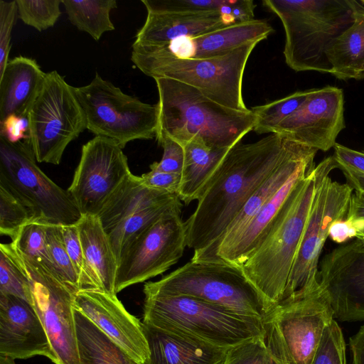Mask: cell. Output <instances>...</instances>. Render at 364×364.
Segmentation results:
<instances>
[{"label":"cell","instance_id":"cell-3","mask_svg":"<svg viewBox=\"0 0 364 364\" xmlns=\"http://www.w3.org/2000/svg\"><path fill=\"white\" fill-rule=\"evenodd\" d=\"M154 80L159 93L156 134H164L183 146L200 139L211 148L231 149L253 130L257 117L251 109L224 107L172 79Z\"/></svg>","mask_w":364,"mask_h":364},{"label":"cell","instance_id":"cell-47","mask_svg":"<svg viewBox=\"0 0 364 364\" xmlns=\"http://www.w3.org/2000/svg\"><path fill=\"white\" fill-rule=\"evenodd\" d=\"M256 7L252 0H236L232 7L231 15L236 23L254 20V11Z\"/></svg>","mask_w":364,"mask_h":364},{"label":"cell","instance_id":"cell-1","mask_svg":"<svg viewBox=\"0 0 364 364\" xmlns=\"http://www.w3.org/2000/svg\"><path fill=\"white\" fill-rule=\"evenodd\" d=\"M295 141L272 133L240 142L223 159L185 222L191 260L214 262L218 245L247 200L289 153Z\"/></svg>","mask_w":364,"mask_h":364},{"label":"cell","instance_id":"cell-50","mask_svg":"<svg viewBox=\"0 0 364 364\" xmlns=\"http://www.w3.org/2000/svg\"><path fill=\"white\" fill-rule=\"evenodd\" d=\"M348 184L364 198V173L343 165H338Z\"/></svg>","mask_w":364,"mask_h":364},{"label":"cell","instance_id":"cell-21","mask_svg":"<svg viewBox=\"0 0 364 364\" xmlns=\"http://www.w3.org/2000/svg\"><path fill=\"white\" fill-rule=\"evenodd\" d=\"M273 31L267 21L254 19L197 36L181 37L164 46L146 47L163 50L179 58H211L224 55L251 43H259Z\"/></svg>","mask_w":364,"mask_h":364},{"label":"cell","instance_id":"cell-30","mask_svg":"<svg viewBox=\"0 0 364 364\" xmlns=\"http://www.w3.org/2000/svg\"><path fill=\"white\" fill-rule=\"evenodd\" d=\"M62 4L70 22L97 41L115 29L110 19L111 11L117 7L115 0H63Z\"/></svg>","mask_w":364,"mask_h":364},{"label":"cell","instance_id":"cell-38","mask_svg":"<svg viewBox=\"0 0 364 364\" xmlns=\"http://www.w3.org/2000/svg\"><path fill=\"white\" fill-rule=\"evenodd\" d=\"M311 364H346L345 341L334 319L325 328Z\"/></svg>","mask_w":364,"mask_h":364},{"label":"cell","instance_id":"cell-18","mask_svg":"<svg viewBox=\"0 0 364 364\" xmlns=\"http://www.w3.org/2000/svg\"><path fill=\"white\" fill-rule=\"evenodd\" d=\"M318 280L327 294L334 317L364 321V244L358 240L339 246L319 263Z\"/></svg>","mask_w":364,"mask_h":364},{"label":"cell","instance_id":"cell-33","mask_svg":"<svg viewBox=\"0 0 364 364\" xmlns=\"http://www.w3.org/2000/svg\"><path fill=\"white\" fill-rule=\"evenodd\" d=\"M0 294L12 295L32 305L28 281L11 254L7 243L0 245Z\"/></svg>","mask_w":364,"mask_h":364},{"label":"cell","instance_id":"cell-39","mask_svg":"<svg viewBox=\"0 0 364 364\" xmlns=\"http://www.w3.org/2000/svg\"><path fill=\"white\" fill-rule=\"evenodd\" d=\"M230 0H142L146 9L167 12H207L220 10Z\"/></svg>","mask_w":364,"mask_h":364},{"label":"cell","instance_id":"cell-51","mask_svg":"<svg viewBox=\"0 0 364 364\" xmlns=\"http://www.w3.org/2000/svg\"><path fill=\"white\" fill-rule=\"evenodd\" d=\"M347 220V219H346ZM356 228L355 237L357 240L364 244V220L351 221Z\"/></svg>","mask_w":364,"mask_h":364},{"label":"cell","instance_id":"cell-16","mask_svg":"<svg viewBox=\"0 0 364 364\" xmlns=\"http://www.w3.org/2000/svg\"><path fill=\"white\" fill-rule=\"evenodd\" d=\"M131 173L122 148L112 139L95 136L82 146L68 191L82 215H97Z\"/></svg>","mask_w":364,"mask_h":364},{"label":"cell","instance_id":"cell-9","mask_svg":"<svg viewBox=\"0 0 364 364\" xmlns=\"http://www.w3.org/2000/svg\"><path fill=\"white\" fill-rule=\"evenodd\" d=\"M7 246L28 281L32 306L46 330L58 364H80L74 317L76 292L51 263L26 256L12 242Z\"/></svg>","mask_w":364,"mask_h":364},{"label":"cell","instance_id":"cell-11","mask_svg":"<svg viewBox=\"0 0 364 364\" xmlns=\"http://www.w3.org/2000/svg\"><path fill=\"white\" fill-rule=\"evenodd\" d=\"M28 119L30 144L40 163L58 165L68 144L87 129L75 87L56 70L46 73Z\"/></svg>","mask_w":364,"mask_h":364},{"label":"cell","instance_id":"cell-37","mask_svg":"<svg viewBox=\"0 0 364 364\" xmlns=\"http://www.w3.org/2000/svg\"><path fill=\"white\" fill-rule=\"evenodd\" d=\"M46 224L38 220L30 221L21 229L12 242L26 256L51 263L47 245Z\"/></svg>","mask_w":364,"mask_h":364},{"label":"cell","instance_id":"cell-17","mask_svg":"<svg viewBox=\"0 0 364 364\" xmlns=\"http://www.w3.org/2000/svg\"><path fill=\"white\" fill-rule=\"evenodd\" d=\"M345 127L343 90L328 85L311 89L305 102L274 133L317 151H327L334 147Z\"/></svg>","mask_w":364,"mask_h":364},{"label":"cell","instance_id":"cell-36","mask_svg":"<svg viewBox=\"0 0 364 364\" xmlns=\"http://www.w3.org/2000/svg\"><path fill=\"white\" fill-rule=\"evenodd\" d=\"M223 364H278L267 344L265 333L230 348Z\"/></svg>","mask_w":364,"mask_h":364},{"label":"cell","instance_id":"cell-13","mask_svg":"<svg viewBox=\"0 0 364 364\" xmlns=\"http://www.w3.org/2000/svg\"><path fill=\"white\" fill-rule=\"evenodd\" d=\"M329 173L317 186L282 301L320 285L318 259L330 227L346 218L353 189L348 183L332 181Z\"/></svg>","mask_w":364,"mask_h":364},{"label":"cell","instance_id":"cell-2","mask_svg":"<svg viewBox=\"0 0 364 364\" xmlns=\"http://www.w3.org/2000/svg\"><path fill=\"white\" fill-rule=\"evenodd\" d=\"M335 168L330 156L300 178L272 230L241 266L269 311L283 299L318 183Z\"/></svg>","mask_w":364,"mask_h":364},{"label":"cell","instance_id":"cell-53","mask_svg":"<svg viewBox=\"0 0 364 364\" xmlns=\"http://www.w3.org/2000/svg\"><path fill=\"white\" fill-rule=\"evenodd\" d=\"M362 79H364V70H363V72L362 73V75L360 77V80H362Z\"/></svg>","mask_w":364,"mask_h":364},{"label":"cell","instance_id":"cell-48","mask_svg":"<svg viewBox=\"0 0 364 364\" xmlns=\"http://www.w3.org/2000/svg\"><path fill=\"white\" fill-rule=\"evenodd\" d=\"M350 364H364V325L349 339Z\"/></svg>","mask_w":364,"mask_h":364},{"label":"cell","instance_id":"cell-15","mask_svg":"<svg viewBox=\"0 0 364 364\" xmlns=\"http://www.w3.org/2000/svg\"><path fill=\"white\" fill-rule=\"evenodd\" d=\"M334 318L319 285L282 301L264 318L275 328L294 364H311L325 328Z\"/></svg>","mask_w":364,"mask_h":364},{"label":"cell","instance_id":"cell-41","mask_svg":"<svg viewBox=\"0 0 364 364\" xmlns=\"http://www.w3.org/2000/svg\"><path fill=\"white\" fill-rule=\"evenodd\" d=\"M156 139L164 153L161 161L152 163L150 169L181 174L184 164L183 146L164 134H156Z\"/></svg>","mask_w":364,"mask_h":364},{"label":"cell","instance_id":"cell-45","mask_svg":"<svg viewBox=\"0 0 364 364\" xmlns=\"http://www.w3.org/2000/svg\"><path fill=\"white\" fill-rule=\"evenodd\" d=\"M333 155L338 165H343L364 173V149L356 151L336 143Z\"/></svg>","mask_w":364,"mask_h":364},{"label":"cell","instance_id":"cell-7","mask_svg":"<svg viewBox=\"0 0 364 364\" xmlns=\"http://www.w3.org/2000/svg\"><path fill=\"white\" fill-rule=\"evenodd\" d=\"M144 289L192 296L263 319L269 312L242 267L222 262L191 260L159 280L145 283Z\"/></svg>","mask_w":364,"mask_h":364},{"label":"cell","instance_id":"cell-46","mask_svg":"<svg viewBox=\"0 0 364 364\" xmlns=\"http://www.w3.org/2000/svg\"><path fill=\"white\" fill-rule=\"evenodd\" d=\"M356 228L355 224L348 220L335 221L330 227L328 237L337 243H343L355 237Z\"/></svg>","mask_w":364,"mask_h":364},{"label":"cell","instance_id":"cell-22","mask_svg":"<svg viewBox=\"0 0 364 364\" xmlns=\"http://www.w3.org/2000/svg\"><path fill=\"white\" fill-rule=\"evenodd\" d=\"M315 166L314 159L309 160L301 166L260 208L240 233L229 245L218 250L215 262L242 266L279 219L288 198L298 181Z\"/></svg>","mask_w":364,"mask_h":364},{"label":"cell","instance_id":"cell-31","mask_svg":"<svg viewBox=\"0 0 364 364\" xmlns=\"http://www.w3.org/2000/svg\"><path fill=\"white\" fill-rule=\"evenodd\" d=\"M311 90L298 91L284 98L252 107L257 117L253 131L257 134L274 133L279 124L305 102Z\"/></svg>","mask_w":364,"mask_h":364},{"label":"cell","instance_id":"cell-27","mask_svg":"<svg viewBox=\"0 0 364 364\" xmlns=\"http://www.w3.org/2000/svg\"><path fill=\"white\" fill-rule=\"evenodd\" d=\"M184 164L178 197L188 205L198 200L230 149L211 148L200 139L183 146Z\"/></svg>","mask_w":364,"mask_h":364},{"label":"cell","instance_id":"cell-52","mask_svg":"<svg viewBox=\"0 0 364 364\" xmlns=\"http://www.w3.org/2000/svg\"><path fill=\"white\" fill-rule=\"evenodd\" d=\"M0 364H16L15 359L9 355L0 353Z\"/></svg>","mask_w":364,"mask_h":364},{"label":"cell","instance_id":"cell-25","mask_svg":"<svg viewBox=\"0 0 364 364\" xmlns=\"http://www.w3.org/2000/svg\"><path fill=\"white\" fill-rule=\"evenodd\" d=\"M46 75L35 59L18 56L9 60L0 75V122L10 115L28 117Z\"/></svg>","mask_w":364,"mask_h":364},{"label":"cell","instance_id":"cell-32","mask_svg":"<svg viewBox=\"0 0 364 364\" xmlns=\"http://www.w3.org/2000/svg\"><path fill=\"white\" fill-rule=\"evenodd\" d=\"M46 239L53 266L65 283L77 293L80 290L79 279L65 247L62 225L47 223Z\"/></svg>","mask_w":364,"mask_h":364},{"label":"cell","instance_id":"cell-43","mask_svg":"<svg viewBox=\"0 0 364 364\" xmlns=\"http://www.w3.org/2000/svg\"><path fill=\"white\" fill-rule=\"evenodd\" d=\"M140 179L142 184L149 188L178 196L181 174L150 169L149 172L142 174Z\"/></svg>","mask_w":364,"mask_h":364},{"label":"cell","instance_id":"cell-34","mask_svg":"<svg viewBox=\"0 0 364 364\" xmlns=\"http://www.w3.org/2000/svg\"><path fill=\"white\" fill-rule=\"evenodd\" d=\"M35 220L31 210L14 194L0 185V234L14 240L21 229Z\"/></svg>","mask_w":364,"mask_h":364},{"label":"cell","instance_id":"cell-29","mask_svg":"<svg viewBox=\"0 0 364 364\" xmlns=\"http://www.w3.org/2000/svg\"><path fill=\"white\" fill-rule=\"evenodd\" d=\"M80 364H140L74 308Z\"/></svg>","mask_w":364,"mask_h":364},{"label":"cell","instance_id":"cell-4","mask_svg":"<svg viewBox=\"0 0 364 364\" xmlns=\"http://www.w3.org/2000/svg\"><path fill=\"white\" fill-rule=\"evenodd\" d=\"M355 0H264L281 20L284 56L296 72L331 73L327 52L353 22Z\"/></svg>","mask_w":364,"mask_h":364},{"label":"cell","instance_id":"cell-6","mask_svg":"<svg viewBox=\"0 0 364 364\" xmlns=\"http://www.w3.org/2000/svg\"><path fill=\"white\" fill-rule=\"evenodd\" d=\"M257 43L203 59L179 58L161 49L132 45L131 60L139 70L154 79L181 82L219 105L249 112L242 96V79L249 57Z\"/></svg>","mask_w":364,"mask_h":364},{"label":"cell","instance_id":"cell-54","mask_svg":"<svg viewBox=\"0 0 364 364\" xmlns=\"http://www.w3.org/2000/svg\"><path fill=\"white\" fill-rule=\"evenodd\" d=\"M360 1V3H361L362 4H363V5H364V0H361V1Z\"/></svg>","mask_w":364,"mask_h":364},{"label":"cell","instance_id":"cell-10","mask_svg":"<svg viewBox=\"0 0 364 364\" xmlns=\"http://www.w3.org/2000/svg\"><path fill=\"white\" fill-rule=\"evenodd\" d=\"M85 114L87 129L116 141L121 148L136 139L156 137L157 104L149 105L129 95L97 73L87 85L75 87Z\"/></svg>","mask_w":364,"mask_h":364},{"label":"cell","instance_id":"cell-20","mask_svg":"<svg viewBox=\"0 0 364 364\" xmlns=\"http://www.w3.org/2000/svg\"><path fill=\"white\" fill-rule=\"evenodd\" d=\"M0 353L14 359L43 355L58 364L34 307L12 295L0 294Z\"/></svg>","mask_w":364,"mask_h":364},{"label":"cell","instance_id":"cell-8","mask_svg":"<svg viewBox=\"0 0 364 364\" xmlns=\"http://www.w3.org/2000/svg\"><path fill=\"white\" fill-rule=\"evenodd\" d=\"M0 185L22 202L35 220L66 225L76 224L82 217L68 191L36 164L29 139L12 143L0 134Z\"/></svg>","mask_w":364,"mask_h":364},{"label":"cell","instance_id":"cell-35","mask_svg":"<svg viewBox=\"0 0 364 364\" xmlns=\"http://www.w3.org/2000/svg\"><path fill=\"white\" fill-rule=\"evenodd\" d=\"M63 0H16L18 14L26 25L38 31L53 27L58 20Z\"/></svg>","mask_w":364,"mask_h":364},{"label":"cell","instance_id":"cell-42","mask_svg":"<svg viewBox=\"0 0 364 364\" xmlns=\"http://www.w3.org/2000/svg\"><path fill=\"white\" fill-rule=\"evenodd\" d=\"M18 14L16 1H0V75L9 62L11 32Z\"/></svg>","mask_w":364,"mask_h":364},{"label":"cell","instance_id":"cell-28","mask_svg":"<svg viewBox=\"0 0 364 364\" xmlns=\"http://www.w3.org/2000/svg\"><path fill=\"white\" fill-rule=\"evenodd\" d=\"M331 75L342 80H360L364 70V5L356 1L353 23L328 50Z\"/></svg>","mask_w":364,"mask_h":364},{"label":"cell","instance_id":"cell-19","mask_svg":"<svg viewBox=\"0 0 364 364\" xmlns=\"http://www.w3.org/2000/svg\"><path fill=\"white\" fill-rule=\"evenodd\" d=\"M74 308L140 364H149L150 353L142 323L129 314L116 294L82 289L75 295Z\"/></svg>","mask_w":364,"mask_h":364},{"label":"cell","instance_id":"cell-26","mask_svg":"<svg viewBox=\"0 0 364 364\" xmlns=\"http://www.w3.org/2000/svg\"><path fill=\"white\" fill-rule=\"evenodd\" d=\"M77 224L88 279L87 289L116 294L114 284L118 263L99 218L82 215Z\"/></svg>","mask_w":364,"mask_h":364},{"label":"cell","instance_id":"cell-24","mask_svg":"<svg viewBox=\"0 0 364 364\" xmlns=\"http://www.w3.org/2000/svg\"><path fill=\"white\" fill-rule=\"evenodd\" d=\"M148 343L149 364H223L229 348L142 322Z\"/></svg>","mask_w":364,"mask_h":364},{"label":"cell","instance_id":"cell-14","mask_svg":"<svg viewBox=\"0 0 364 364\" xmlns=\"http://www.w3.org/2000/svg\"><path fill=\"white\" fill-rule=\"evenodd\" d=\"M187 247V228L181 213L159 219L126 247L119 262L114 290L163 274L178 262Z\"/></svg>","mask_w":364,"mask_h":364},{"label":"cell","instance_id":"cell-12","mask_svg":"<svg viewBox=\"0 0 364 364\" xmlns=\"http://www.w3.org/2000/svg\"><path fill=\"white\" fill-rule=\"evenodd\" d=\"M178 195L149 188L132 173L114 192L97 215L119 260L126 247L154 222L181 213Z\"/></svg>","mask_w":364,"mask_h":364},{"label":"cell","instance_id":"cell-40","mask_svg":"<svg viewBox=\"0 0 364 364\" xmlns=\"http://www.w3.org/2000/svg\"><path fill=\"white\" fill-rule=\"evenodd\" d=\"M65 247L79 279L80 290L88 289V279L77 224L62 225Z\"/></svg>","mask_w":364,"mask_h":364},{"label":"cell","instance_id":"cell-23","mask_svg":"<svg viewBox=\"0 0 364 364\" xmlns=\"http://www.w3.org/2000/svg\"><path fill=\"white\" fill-rule=\"evenodd\" d=\"M143 26L132 45L161 46L181 37H193L232 25L220 10L207 12H167L146 8Z\"/></svg>","mask_w":364,"mask_h":364},{"label":"cell","instance_id":"cell-44","mask_svg":"<svg viewBox=\"0 0 364 364\" xmlns=\"http://www.w3.org/2000/svg\"><path fill=\"white\" fill-rule=\"evenodd\" d=\"M0 134L12 143L29 139L28 117L10 115L0 122Z\"/></svg>","mask_w":364,"mask_h":364},{"label":"cell","instance_id":"cell-5","mask_svg":"<svg viewBox=\"0 0 364 364\" xmlns=\"http://www.w3.org/2000/svg\"><path fill=\"white\" fill-rule=\"evenodd\" d=\"M143 323L230 348L265 333L264 319L192 296L143 289Z\"/></svg>","mask_w":364,"mask_h":364},{"label":"cell","instance_id":"cell-49","mask_svg":"<svg viewBox=\"0 0 364 364\" xmlns=\"http://www.w3.org/2000/svg\"><path fill=\"white\" fill-rule=\"evenodd\" d=\"M346 219L350 221L364 220V198L356 191L351 196Z\"/></svg>","mask_w":364,"mask_h":364}]
</instances>
